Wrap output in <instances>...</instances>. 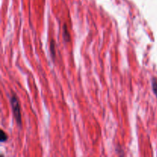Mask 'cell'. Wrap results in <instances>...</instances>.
Returning <instances> with one entry per match:
<instances>
[{"instance_id": "cell-4", "label": "cell", "mask_w": 157, "mask_h": 157, "mask_svg": "<svg viewBox=\"0 0 157 157\" xmlns=\"http://www.w3.org/2000/svg\"><path fill=\"white\" fill-rule=\"evenodd\" d=\"M7 138H8L7 135L4 133V131H2V132H1V141L2 142H5V141L7 140Z\"/></svg>"}, {"instance_id": "cell-1", "label": "cell", "mask_w": 157, "mask_h": 157, "mask_svg": "<svg viewBox=\"0 0 157 157\" xmlns=\"http://www.w3.org/2000/svg\"><path fill=\"white\" fill-rule=\"evenodd\" d=\"M11 105L12 107V111H13L14 117L16 120L19 126L21 125V110H20L19 102L15 96H12L10 98Z\"/></svg>"}, {"instance_id": "cell-3", "label": "cell", "mask_w": 157, "mask_h": 157, "mask_svg": "<svg viewBox=\"0 0 157 157\" xmlns=\"http://www.w3.org/2000/svg\"><path fill=\"white\" fill-rule=\"evenodd\" d=\"M153 90L155 95L157 97V81L155 78L153 79Z\"/></svg>"}, {"instance_id": "cell-5", "label": "cell", "mask_w": 157, "mask_h": 157, "mask_svg": "<svg viewBox=\"0 0 157 157\" xmlns=\"http://www.w3.org/2000/svg\"><path fill=\"white\" fill-rule=\"evenodd\" d=\"M54 48H55V46H54V41H52V42H51L50 49H51V53H52V56L55 55V50H54Z\"/></svg>"}, {"instance_id": "cell-2", "label": "cell", "mask_w": 157, "mask_h": 157, "mask_svg": "<svg viewBox=\"0 0 157 157\" xmlns=\"http://www.w3.org/2000/svg\"><path fill=\"white\" fill-rule=\"evenodd\" d=\"M63 38H64V41H65L66 42L70 41L71 40L70 34H69L68 30H67V26H66V25H64V26H63Z\"/></svg>"}]
</instances>
